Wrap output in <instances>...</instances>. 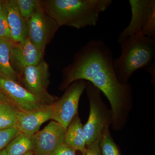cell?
I'll use <instances>...</instances> for the list:
<instances>
[{
  "label": "cell",
  "instance_id": "1",
  "mask_svg": "<svg viewBox=\"0 0 155 155\" xmlns=\"http://www.w3.org/2000/svg\"><path fill=\"white\" fill-rule=\"evenodd\" d=\"M112 50L100 40H91L81 48L71 64L63 70L60 86L65 90L75 81H89L103 92L110 104L115 130H122L133 107L132 90L130 84L121 83L113 65Z\"/></svg>",
  "mask_w": 155,
  "mask_h": 155
},
{
  "label": "cell",
  "instance_id": "2",
  "mask_svg": "<svg viewBox=\"0 0 155 155\" xmlns=\"http://www.w3.org/2000/svg\"><path fill=\"white\" fill-rule=\"evenodd\" d=\"M111 0L42 1L47 14L58 25L80 29L97 25L100 14L111 5Z\"/></svg>",
  "mask_w": 155,
  "mask_h": 155
},
{
  "label": "cell",
  "instance_id": "3",
  "mask_svg": "<svg viewBox=\"0 0 155 155\" xmlns=\"http://www.w3.org/2000/svg\"><path fill=\"white\" fill-rule=\"evenodd\" d=\"M120 44L121 54L114 59L113 65L118 79L125 84L134 72L139 69L146 70L154 63L155 40L138 35L125 39Z\"/></svg>",
  "mask_w": 155,
  "mask_h": 155
},
{
  "label": "cell",
  "instance_id": "4",
  "mask_svg": "<svg viewBox=\"0 0 155 155\" xmlns=\"http://www.w3.org/2000/svg\"><path fill=\"white\" fill-rule=\"evenodd\" d=\"M87 94L90 104V114L83 130L86 146L91 144L102 135L107 127L113 123V114L102 98L101 92L89 81H87Z\"/></svg>",
  "mask_w": 155,
  "mask_h": 155
},
{
  "label": "cell",
  "instance_id": "5",
  "mask_svg": "<svg viewBox=\"0 0 155 155\" xmlns=\"http://www.w3.org/2000/svg\"><path fill=\"white\" fill-rule=\"evenodd\" d=\"M131 11L129 24L119 35V44L125 39L138 35L155 38V0H130Z\"/></svg>",
  "mask_w": 155,
  "mask_h": 155
},
{
  "label": "cell",
  "instance_id": "6",
  "mask_svg": "<svg viewBox=\"0 0 155 155\" xmlns=\"http://www.w3.org/2000/svg\"><path fill=\"white\" fill-rule=\"evenodd\" d=\"M49 67L43 59L38 64L29 66L18 74V83L47 105H52L58 98L48 91L50 84Z\"/></svg>",
  "mask_w": 155,
  "mask_h": 155
},
{
  "label": "cell",
  "instance_id": "7",
  "mask_svg": "<svg viewBox=\"0 0 155 155\" xmlns=\"http://www.w3.org/2000/svg\"><path fill=\"white\" fill-rule=\"evenodd\" d=\"M87 81H75L65 89L64 94L53 104L51 119L67 129L74 117L78 114L80 97L86 89Z\"/></svg>",
  "mask_w": 155,
  "mask_h": 155
},
{
  "label": "cell",
  "instance_id": "8",
  "mask_svg": "<svg viewBox=\"0 0 155 155\" xmlns=\"http://www.w3.org/2000/svg\"><path fill=\"white\" fill-rule=\"evenodd\" d=\"M28 38L38 51L43 52L60 27L42 5L28 19Z\"/></svg>",
  "mask_w": 155,
  "mask_h": 155
},
{
  "label": "cell",
  "instance_id": "9",
  "mask_svg": "<svg viewBox=\"0 0 155 155\" xmlns=\"http://www.w3.org/2000/svg\"><path fill=\"white\" fill-rule=\"evenodd\" d=\"M0 91L17 110L28 112L47 105L17 81L0 74Z\"/></svg>",
  "mask_w": 155,
  "mask_h": 155
},
{
  "label": "cell",
  "instance_id": "10",
  "mask_svg": "<svg viewBox=\"0 0 155 155\" xmlns=\"http://www.w3.org/2000/svg\"><path fill=\"white\" fill-rule=\"evenodd\" d=\"M67 129L54 121H51L42 130L34 134L36 148L35 154L49 155L64 143Z\"/></svg>",
  "mask_w": 155,
  "mask_h": 155
},
{
  "label": "cell",
  "instance_id": "11",
  "mask_svg": "<svg viewBox=\"0 0 155 155\" xmlns=\"http://www.w3.org/2000/svg\"><path fill=\"white\" fill-rule=\"evenodd\" d=\"M44 53L38 51L28 38L23 41L12 45L10 63L18 74L26 67L38 64L43 59Z\"/></svg>",
  "mask_w": 155,
  "mask_h": 155
},
{
  "label": "cell",
  "instance_id": "12",
  "mask_svg": "<svg viewBox=\"0 0 155 155\" xmlns=\"http://www.w3.org/2000/svg\"><path fill=\"white\" fill-rule=\"evenodd\" d=\"M52 104L47 105L37 110L28 112L18 110L15 127L19 132L28 135H34L39 131L42 124L51 119Z\"/></svg>",
  "mask_w": 155,
  "mask_h": 155
},
{
  "label": "cell",
  "instance_id": "13",
  "mask_svg": "<svg viewBox=\"0 0 155 155\" xmlns=\"http://www.w3.org/2000/svg\"><path fill=\"white\" fill-rule=\"evenodd\" d=\"M5 7L14 43L23 41L28 38V21L21 16L15 0H5Z\"/></svg>",
  "mask_w": 155,
  "mask_h": 155
},
{
  "label": "cell",
  "instance_id": "14",
  "mask_svg": "<svg viewBox=\"0 0 155 155\" xmlns=\"http://www.w3.org/2000/svg\"><path fill=\"white\" fill-rule=\"evenodd\" d=\"M64 143L79 151L81 153L86 150V138L83 125L78 114L74 117L67 127Z\"/></svg>",
  "mask_w": 155,
  "mask_h": 155
},
{
  "label": "cell",
  "instance_id": "15",
  "mask_svg": "<svg viewBox=\"0 0 155 155\" xmlns=\"http://www.w3.org/2000/svg\"><path fill=\"white\" fill-rule=\"evenodd\" d=\"M35 148L34 135H28L19 131L5 149L8 155H23L29 152H34Z\"/></svg>",
  "mask_w": 155,
  "mask_h": 155
},
{
  "label": "cell",
  "instance_id": "16",
  "mask_svg": "<svg viewBox=\"0 0 155 155\" xmlns=\"http://www.w3.org/2000/svg\"><path fill=\"white\" fill-rule=\"evenodd\" d=\"M13 44L0 40V74L18 82V75L10 61V54Z\"/></svg>",
  "mask_w": 155,
  "mask_h": 155
},
{
  "label": "cell",
  "instance_id": "17",
  "mask_svg": "<svg viewBox=\"0 0 155 155\" xmlns=\"http://www.w3.org/2000/svg\"><path fill=\"white\" fill-rule=\"evenodd\" d=\"M18 110L11 103L0 102V129L15 127Z\"/></svg>",
  "mask_w": 155,
  "mask_h": 155
},
{
  "label": "cell",
  "instance_id": "18",
  "mask_svg": "<svg viewBox=\"0 0 155 155\" xmlns=\"http://www.w3.org/2000/svg\"><path fill=\"white\" fill-rule=\"evenodd\" d=\"M109 128L107 127L104 131L100 141L102 155H122L119 147L111 135Z\"/></svg>",
  "mask_w": 155,
  "mask_h": 155
},
{
  "label": "cell",
  "instance_id": "19",
  "mask_svg": "<svg viewBox=\"0 0 155 155\" xmlns=\"http://www.w3.org/2000/svg\"><path fill=\"white\" fill-rule=\"evenodd\" d=\"M15 2L21 16L27 21L42 5V1L40 0H15Z\"/></svg>",
  "mask_w": 155,
  "mask_h": 155
},
{
  "label": "cell",
  "instance_id": "20",
  "mask_svg": "<svg viewBox=\"0 0 155 155\" xmlns=\"http://www.w3.org/2000/svg\"><path fill=\"white\" fill-rule=\"evenodd\" d=\"M0 40L14 43L7 20L5 7L0 15Z\"/></svg>",
  "mask_w": 155,
  "mask_h": 155
},
{
  "label": "cell",
  "instance_id": "21",
  "mask_svg": "<svg viewBox=\"0 0 155 155\" xmlns=\"http://www.w3.org/2000/svg\"><path fill=\"white\" fill-rule=\"evenodd\" d=\"M19 132L16 127L0 129V151L5 148Z\"/></svg>",
  "mask_w": 155,
  "mask_h": 155
},
{
  "label": "cell",
  "instance_id": "22",
  "mask_svg": "<svg viewBox=\"0 0 155 155\" xmlns=\"http://www.w3.org/2000/svg\"><path fill=\"white\" fill-rule=\"evenodd\" d=\"M102 135L94 142L86 147V150L81 155H102L100 143Z\"/></svg>",
  "mask_w": 155,
  "mask_h": 155
},
{
  "label": "cell",
  "instance_id": "23",
  "mask_svg": "<svg viewBox=\"0 0 155 155\" xmlns=\"http://www.w3.org/2000/svg\"><path fill=\"white\" fill-rule=\"evenodd\" d=\"M76 150L64 143L49 155H75Z\"/></svg>",
  "mask_w": 155,
  "mask_h": 155
},
{
  "label": "cell",
  "instance_id": "24",
  "mask_svg": "<svg viewBox=\"0 0 155 155\" xmlns=\"http://www.w3.org/2000/svg\"><path fill=\"white\" fill-rule=\"evenodd\" d=\"M0 102H6L11 103L13 104L8 98L1 91H0Z\"/></svg>",
  "mask_w": 155,
  "mask_h": 155
},
{
  "label": "cell",
  "instance_id": "25",
  "mask_svg": "<svg viewBox=\"0 0 155 155\" xmlns=\"http://www.w3.org/2000/svg\"><path fill=\"white\" fill-rule=\"evenodd\" d=\"M5 7V0H0V15L2 14L3 9Z\"/></svg>",
  "mask_w": 155,
  "mask_h": 155
},
{
  "label": "cell",
  "instance_id": "26",
  "mask_svg": "<svg viewBox=\"0 0 155 155\" xmlns=\"http://www.w3.org/2000/svg\"><path fill=\"white\" fill-rule=\"evenodd\" d=\"M0 155H8L5 149L0 151Z\"/></svg>",
  "mask_w": 155,
  "mask_h": 155
},
{
  "label": "cell",
  "instance_id": "27",
  "mask_svg": "<svg viewBox=\"0 0 155 155\" xmlns=\"http://www.w3.org/2000/svg\"><path fill=\"white\" fill-rule=\"evenodd\" d=\"M35 154L34 152V151H30L29 152L26 153V154L23 155H35Z\"/></svg>",
  "mask_w": 155,
  "mask_h": 155
},
{
  "label": "cell",
  "instance_id": "28",
  "mask_svg": "<svg viewBox=\"0 0 155 155\" xmlns=\"http://www.w3.org/2000/svg\"><path fill=\"white\" fill-rule=\"evenodd\" d=\"M35 155H37L35 154Z\"/></svg>",
  "mask_w": 155,
  "mask_h": 155
}]
</instances>
